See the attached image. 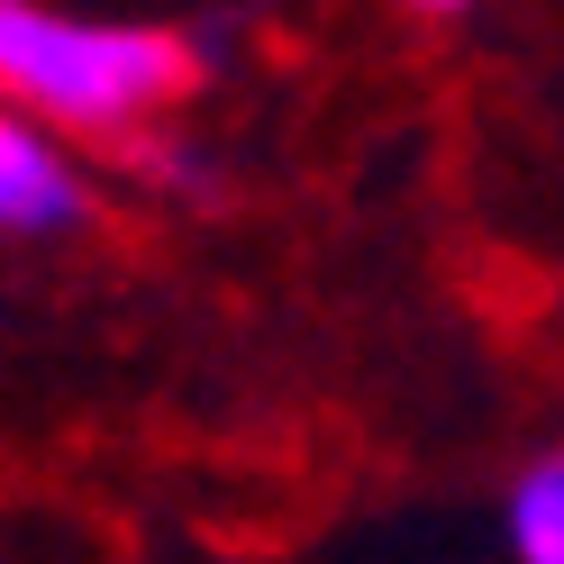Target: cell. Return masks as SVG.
<instances>
[{
  "instance_id": "obj_1",
  "label": "cell",
  "mask_w": 564,
  "mask_h": 564,
  "mask_svg": "<svg viewBox=\"0 0 564 564\" xmlns=\"http://www.w3.org/2000/svg\"><path fill=\"white\" fill-rule=\"evenodd\" d=\"M209 74V37L192 28H147V19H83L55 0H0V100L55 137H128L164 128Z\"/></svg>"
},
{
  "instance_id": "obj_2",
  "label": "cell",
  "mask_w": 564,
  "mask_h": 564,
  "mask_svg": "<svg viewBox=\"0 0 564 564\" xmlns=\"http://www.w3.org/2000/svg\"><path fill=\"white\" fill-rule=\"evenodd\" d=\"M91 219V183L64 155V137L46 119H28L19 100H0V237H74Z\"/></svg>"
},
{
  "instance_id": "obj_3",
  "label": "cell",
  "mask_w": 564,
  "mask_h": 564,
  "mask_svg": "<svg viewBox=\"0 0 564 564\" xmlns=\"http://www.w3.org/2000/svg\"><path fill=\"white\" fill-rule=\"evenodd\" d=\"M501 546H510V564H564V446L519 465L510 510H501Z\"/></svg>"
},
{
  "instance_id": "obj_4",
  "label": "cell",
  "mask_w": 564,
  "mask_h": 564,
  "mask_svg": "<svg viewBox=\"0 0 564 564\" xmlns=\"http://www.w3.org/2000/svg\"><path fill=\"white\" fill-rule=\"evenodd\" d=\"M401 10H419V19H465V10H482V0H401Z\"/></svg>"
}]
</instances>
